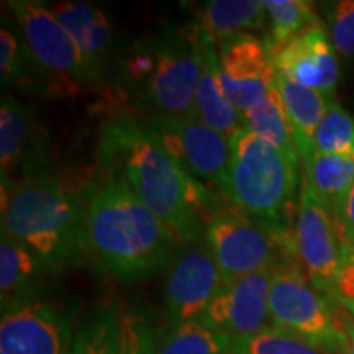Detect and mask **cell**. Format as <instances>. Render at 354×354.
<instances>
[{
  "label": "cell",
  "instance_id": "6da1fadb",
  "mask_svg": "<svg viewBox=\"0 0 354 354\" xmlns=\"http://www.w3.org/2000/svg\"><path fill=\"white\" fill-rule=\"evenodd\" d=\"M99 162L105 174L125 183L179 243L205 236L207 220L220 207L218 194L190 179L146 118L125 113L104 125Z\"/></svg>",
  "mask_w": 354,
  "mask_h": 354
},
{
  "label": "cell",
  "instance_id": "7a4b0ae2",
  "mask_svg": "<svg viewBox=\"0 0 354 354\" xmlns=\"http://www.w3.org/2000/svg\"><path fill=\"white\" fill-rule=\"evenodd\" d=\"M176 234L125 183L105 176L86 205L84 259L99 272L131 284L151 277L169 263Z\"/></svg>",
  "mask_w": 354,
  "mask_h": 354
},
{
  "label": "cell",
  "instance_id": "3957f363",
  "mask_svg": "<svg viewBox=\"0 0 354 354\" xmlns=\"http://www.w3.org/2000/svg\"><path fill=\"white\" fill-rule=\"evenodd\" d=\"M84 223L79 192L51 172L2 192V232L37 254L55 277L84 259Z\"/></svg>",
  "mask_w": 354,
  "mask_h": 354
},
{
  "label": "cell",
  "instance_id": "277c9868",
  "mask_svg": "<svg viewBox=\"0 0 354 354\" xmlns=\"http://www.w3.org/2000/svg\"><path fill=\"white\" fill-rule=\"evenodd\" d=\"M225 197L236 210L261 227L279 234H294L295 196L299 187V161L250 130L230 140Z\"/></svg>",
  "mask_w": 354,
  "mask_h": 354
},
{
  "label": "cell",
  "instance_id": "5b68a950",
  "mask_svg": "<svg viewBox=\"0 0 354 354\" xmlns=\"http://www.w3.org/2000/svg\"><path fill=\"white\" fill-rule=\"evenodd\" d=\"M202 51L183 30L138 41L120 64L122 86L148 117H194Z\"/></svg>",
  "mask_w": 354,
  "mask_h": 354
},
{
  "label": "cell",
  "instance_id": "8992f818",
  "mask_svg": "<svg viewBox=\"0 0 354 354\" xmlns=\"http://www.w3.org/2000/svg\"><path fill=\"white\" fill-rule=\"evenodd\" d=\"M336 304L312 286L299 263L284 264L272 272L271 325L307 338L330 354H346L354 325L339 315Z\"/></svg>",
  "mask_w": 354,
  "mask_h": 354
},
{
  "label": "cell",
  "instance_id": "52a82bcc",
  "mask_svg": "<svg viewBox=\"0 0 354 354\" xmlns=\"http://www.w3.org/2000/svg\"><path fill=\"white\" fill-rule=\"evenodd\" d=\"M205 240L218 264L223 284L299 263L294 234H279L261 227L233 205H220L212 212L205 225Z\"/></svg>",
  "mask_w": 354,
  "mask_h": 354
},
{
  "label": "cell",
  "instance_id": "ba28073f",
  "mask_svg": "<svg viewBox=\"0 0 354 354\" xmlns=\"http://www.w3.org/2000/svg\"><path fill=\"white\" fill-rule=\"evenodd\" d=\"M7 6L41 71L46 87L74 94L97 86L76 44L53 15L50 6L32 0H12Z\"/></svg>",
  "mask_w": 354,
  "mask_h": 354
},
{
  "label": "cell",
  "instance_id": "9c48e42d",
  "mask_svg": "<svg viewBox=\"0 0 354 354\" xmlns=\"http://www.w3.org/2000/svg\"><path fill=\"white\" fill-rule=\"evenodd\" d=\"M166 151L203 187L225 196L232 143L196 117H146Z\"/></svg>",
  "mask_w": 354,
  "mask_h": 354
},
{
  "label": "cell",
  "instance_id": "30bf717a",
  "mask_svg": "<svg viewBox=\"0 0 354 354\" xmlns=\"http://www.w3.org/2000/svg\"><path fill=\"white\" fill-rule=\"evenodd\" d=\"M76 310L44 295L3 310L0 354H68Z\"/></svg>",
  "mask_w": 354,
  "mask_h": 354
},
{
  "label": "cell",
  "instance_id": "8fae6325",
  "mask_svg": "<svg viewBox=\"0 0 354 354\" xmlns=\"http://www.w3.org/2000/svg\"><path fill=\"white\" fill-rule=\"evenodd\" d=\"M221 286L223 277L205 236L180 243L166 271L167 325L201 320Z\"/></svg>",
  "mask_w": 354,
  "mask_h": 354
},
{
  "label": "cell",
  "instance_id": "7c38bea8",
  "mask_svg": "<svg viewBox=\"0 0 354 354\" xmlns=\"http://www.w3.org/2000/svg\"><path fill=\"white\" fill-rule=\"evenodd\" d=\"M294 236L297 259L305 276L320 294L331 299L346 251L330 207L305 180L297 205Z\"/></svg>",
  "mask_w": 354,
  "mask_h": 354
},
{
  "label": "cell",
  "instance_id": "4fadbf2b",
  "mask_svg": "<svg viewBox=\"0 0 354 354\" xmlns=\"http://www.w3.org/2000/svg\"><path fill=\"white\" fill-rule=\"evenodd\" d=\"M51 171L46 130L32 105L3 94L0 100V177L2 192L21 180Z\"/></svg>",
  "mask_w": 354,
  "mask_h": 354
},
{
  "label": "cell",
  "instance_id": "5bb4252c",
  "mask_svg": "<svg viewBox=\"0 0 354 354\" xmlns=\"http://www.w3.org/2000/svg\"><path fill=\"white\" fill-rule=\"evenodd\" d=\"M218 77L227 99L245 115L276 86V68L263 39L238 35L218 46Z\"/></svg>",
  "mask_w": 354,
  "mask_h": 354
},
{
  "label": "cell",
  "instance_id": "9a60e30c",
  "mask_svg": "<svg viewBox=\"0 0 354 354\" xmlns=\"http://www.w3.org/2000/svg\"><path fill=\"white\" fill-rule=\"evenodd\" d=\"M272 272H254L221 286L201 322L228 336L233 343L259 333L269 326Z\"/></svg>",
  "mask_w": 354,
  "mask_h": 354
},
{
  "label": "cell",
  "instance_id": "2e32d148",
  "mask_svg": "<svg viewBox=\"0 0 354 354\" xmlns=\"http://www.w3.org/2000/svg\"><path fill=\"white\" fill-rule=\"evenodd\" d=\"M279 76L300 84L323 95H333L339 82V64L333 43L323 25L305 30L272 56Z\"/></svg>",
  "mask_w": 354,
  "mask_h": 354
},
{
  "label": "cell",
  "instance_id": "e0dca14e",
  "mask_svg": "<svg viewBox=\"0 0 354 354\" xmlns=\"http://www.w3.org/2000/svg\"><path fill=\"white\" fill-rule=\"evenodd\" d=\"M50 10L73 39L97 86L112 66L113 33L105 13L87 2H55Z\"/></svg>",
  "mask_w": 354,
  "mask_h": 354
},
{
  "label": "cell",
  "instance_id": "ac0fdd59",
  "mask_svg": "<svg viewBox=\"0 0 354 354\" xmlns=\"http://www.w3.org/2000/svg\"><path fill=\"white\" fill-rule=\"evenodd\" d=\"M266 19L261 0H210L203 2L180 30L201 50L216 48L230 38L263 28Z\"/></svg>",
  "mask_w": 354,
  "mask_h": 354
},
{
  "label": "cell",
  "instance_id": "d6986e66",
  "mask_svg": "<svg viewBox=\"0 0 354 354\" xmlns=\"http://www.w3.org/2000/svg\"><path fill=\"white\" fill-rule=\"evenodd\" d=\"M55 277L37 254L2 232L0 236V304L3 310L39 297Z\"/></svg>",
  "mask_w": 354,
  "mask_h": 354
},
{
  "label": "cell",
  "instance_id": "ffe728a7",
  "mask_svg": "<svg viewBox=\"0 0 354 354\" xmlns=\"http://www.w3.org/2000/svg\"><path fill=\"white\" fill-rule=\"evenodd\" d=\"M202 71L196 91L194 117L212 130L232 140L238 131L245 130V115L233 107L221 88L218 77V50L201 48Z\"/></svg>",
  "mask_w": 354,
  "mask_h": 354
},
{
  "label": "cell",
  "instance_id": "44dd1931",
  "mask_svg": "<svg viewBox=\"0 0 354 354\" xmlns=\"http://www.w3.org/2000/svg\"><path fill=\"white\" fill-rule=\"evenodd\" d=\"M276 87L281 94L282 104H284L287 120H289L292 135H294L295 148L304 162L315 153L313 138H315L317 128L328 112L330 104L333 100L323 95L322 92L300 86V84L284 76H279V74L276 77Z\"/></svg>",
  "mask_w": 354,
  "mask_h": 354
},
{
  "label": "cell",
  "instance_id": "7402d4cb",
  "mask_svg": "<svg viewBox=\"0 0 354 354\" xmlns=\"http://www.w3.org/2000/svg\"><path fill=\"white\" fill-rule=\"evenodd\" d=\"M305 183L336 216L354 184V154L313 153L304 161Z\"/></svg>",
  "mask_w": 354,
  "mask_h": 354
},
{
  "label": "cell",
  "instance_id": "603a6c76",
  "mask_svg": "<svg viewBox=\"0 0 354 354\" xmlns=\"http://www.w3.org/2000/svg\"><path fill=\"white\" fill-rule=\"evenodd\" d=\"M68 354H120V307L99 302L74 331Z\"/></svg>",
  "mask_w": 354,
  "mask_h": 354
},
{
  "label": "cell",
  "instance_id": "cb8c5ba5",
  "mask_svg": "<svg viewBox=\"0 0 354 354\" xmlns=\"http://www.w3.org/2000/svg\"><path fill=\"white\" fill-rule=\"evenodd\" d=\"M158 354H233V342L201 320L185 322L159 331Z\"/></svg>",
  "mask_w": 354,
  "mask_h": 354
},
{
  "label": "cell",
  "instance_id": "d4e9b609",
  "mask_svg": "<svg viewBox=\"0 0 354 354\" xmlns=\"http://www.w3.org/2000/svg\"><path fill=\"white\" fill-rule=\"evenodd\" d=\"M269 33L264 39L271 57L305 30L322 25L317 8L307 0H264Z\"/></svg>",
  "mask_w": 354,
  "mask_h": 354
},
{
  "label": "cell",
  "instance_id": "484cf974",
  "mask_svg": "<svg viewBox=\"0 0 354 354\" xmlns=\"http://www.w3.org/2000/svg\"><path fill=\"white\" fill-rule=\"evenodd\" d=\"M245 128L289 156L300 159L281 94L274 86L269 94L245 113Z\"/></svg>",
  "mask_w": 354,
  "mask_h": 354
},
{
  "label": "cell",
  "instance_id": "4316f807",
  "mask_svg": "<svg viewBox=\"0 0 354 354\" xmlns=\"http://www.w3.org/2000/svg\"><path fill=\"white\" fill-rule=\"evenodd\" d=\"M0 81L2 87H46L41 71L21 35H17L7 21L0 28Z\"/></svg>",
  "mask_w": 354,
  "mask_h": 354
},
{
  "label": "cell",
  "instance_id": "83f0119b",
  "mask_svg": "<svg viewBox=\"0 0 354 354\" xmlns=\"http://www.w3.org/2000/svg\"><path fill=\"white\" fill-rule=\"evenodd\" d=\"M233 354H330L307 338L290 331L266 326L259 333L233 343Z\"/></svg>",
  "mask_w": 354,
  "mask_h": 354
},
{
  "label": "cell",
  "instance_id": "f1b7e54d",
  "mask_svg": "<svg viewBox=\"0 0 354 354\" xmlns=\"http://www.w3.org/2000/svg\"><path fill=\"white\" fill-rule=\"evenodd\" d=\"M313 148L323 154H354V117L336 102L317 128Z\"/></svg>",
  "mask_w": 354,
  "mask_h": 354
},
{
  "label": "cell",
  "instance_id": "f546056e",
  "mask_svg": "<svg viewBox=\"0 0 354 354\" xmlns=\"http://www.w3.org/2000/svg\"><path fill=\"white\" fill-rule=\"evenodd\" d=\"M120 354H158V333L136 308L120 307Z\"/></svg>",
  "mask_w": 354,
  "mask_h": 354
},
{
  "label": "cell",
  "instance_id": "4dcf8cb0",
  "mask_svg": "<svg viewBox=\"0 0 354 354\" xmlns=\"http://www.w3.org/2000/svg\"><path fill=\"white\" fill-rule=\"evenodd\" d=\"M330 39L343 57H354V0L323 3Z\"/></svg>",
  "mask_w": 354,
  "mask_h": 354
},
{
  "label": "cell",
  "instance_id": "1f68e13d",
  "mask_svg": "<svg viewBox=\"0 0 354 354\" xmlns=\"http://www.w3.org/2000/svg\"><path fill=\"white\" fill-rule=\"evenodd\" d=\"M331 299L336 300L354 317V250L344 254L343 264L336 276Z\"/></svg>",
  "mask_w": 354,
  "mask_h": 354
},
{
  "label": "cell",
  "instance_id": "d6a6232c",
  "mask_svg": "<svg viewBox=\"0 0 354 354\" xmlns=\"http://www.w3.org/2000/svg\"><path fill=\"white\" fill-rule=\"evenodd\" d=\"M336 225H338L339 236L344 246V251L354 250V184L349 190L346 201L343 202L342 209L335 216Z\"/></svg>",
  "mask_w": 354,
  "mask_h": 354
},
{
  "label": "cell",
  "instance_id": "836d02e7",
  "mask_svg": "<svg viewBox=\"0 0 354 354\" xmlns=\"http://www.w3.org/2000/svg\"><path fill=\"white\" fill-rule=\"evenodd\" d=\"M346 354H354V333H353V336H351V339H349Z\"/></svg>",
  "mask_w": 354,
  "mask_h": 354
}]
</instances>
